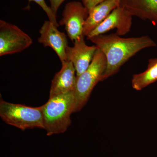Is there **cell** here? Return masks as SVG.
Listing matches in <instances>:
<instances>
[{
	"label": "cell",
	"mask_w": 157,
	"mask_h": 157,
	"mask_svg": "<svg viewBox=\"0 0 157 157\" xmlns=\"http://www.w3.org/2000/svg\"><path fill=\"white\" fill-rule=\"evenodd\" d=\"M65 0H49L50 8L55 14H57L59 8Z\"/></svg>",
	"instance_id": "2e32d148"
},
{
	"label": "cell",
	"mask_w": 157,
	"mask_h": 157,
	"mask_svg": "<svg viewBox=\"0 0 157 157\" xmlns=\"http://www.w3.org/2000/svg\"><path fill=\"white\" fill-rule=\"evenodd\" d=\"M29 3L33 2L36 3L45 11L48 17L49 21L57 27L59 26V24L57 21L56 15L53 13L50 7L47 6L45 0H28Z\"/></svg>",
	"instance_id": "5bb4252c"
},
{
	"label": "cell",
	"mask_w": 157,
	"mask_h": 157,
	"mask_svg": "<svg viewBox=\"0 0 157 157\" xmlns=\"http://www.w3.org/2000/svg\"><path fill=\"white\" fill-rule=\"evenodd\" d=\"M84 37L74 41L73 46H68L66 49L67 59L73 64L76 70V76L87 70L98 48L95 45L89 46L86 45Z\"/></svg>",
	"instance_id": "9c48e42d"
},
{
	"label": "cell",
	"mask_w": 157,
	"mask_h": 157,
	"mask_svg": "<svg viewBox=\"0 0 157 157\" xmlns=\"http://www.w3.org/2000/svg\"><path fill=\"white\" fill-rule=\"evenodd\" d=\"M57 28L50 21H45L39 30L40 36L38 41L45 47L52 48L63 63L67 61L66 49L68 40L66 34L60 32Z\"/></svg>",
	"instance_id": "ba28073f"
},
{
	"label": "cell",
	"mask_w": 157,
	"mask_h": 157,
	"mask_svg": "<svg viewBox=\"0 0 157 157\" xmlns=\"http://www.w3.org/2000/svg\"><path fill=\"white\" fill-rule=\"evenodd\" d=\"M157 81V58L150 59L146 70L132 76V86L134 89L140 91Z\"/></svg>",
	"instance_id": "4fadbf2b"
},
{
	"label": "cell",
	"mask_w": 157,
	"mask_h": 157,
	"mask_svg": "<svg viewBox=\"0 0 157 157\" xmlns=\"http://www.w3.org/2000/svg\"><path fill=\"white\" fill-rule=\"evenodd\" d=\"M107 68V60L103 52L97 49L87 70L77 76L75 94L76 104L75 112H79L87 103L94 88L102 81Z\"/></svg>",
	"instance_id": "3957f363"
},
{
	"label": "cell",
	"mask_w": 157,
	"mask_h": 157,
	"mask_svg": "<svg viewBox=\"0 0 157 157\" xmlns=\"http://www.w3.org/2000/svg\"><path fill=\"white\" fill-rule=\"evenodd\" d=\"M76 104L75 91H72L49 98L41 106L47 135L66 132L71 125L70 116L75 113Z\"/></svg>",
	"instance_id": "7a4b0ae2"
},
{
	"label": "cell",
	"mask_w": 157,
	"mask_h": 157,
	"mask_svg": "<svg viewBox=\"0 0 157 157\" xmlns=\"http://www.w3.org/2000/svg\"><path fill=\"white\" fill-rule=\"evenodd\" d=\"M132 17L121 6L117 7L108 17L86 36L88 40L95 36L104 34L109 30L116 29L118 36H124L131 30Z\"/></svg>",
	"instance_id": "52a82bcc"
},
{
	"label": "cell",
	"mask_w": 157,
	"mask_h": 157,
	"mask_svg": "<svg viewBox=\"0 0 157 157\" xmlns=\"http://www.w3.org/2000/svg\"><path fill=\"white\" fill-rule=\"evenodd\" d=\"M62 66L52 81L49 98L75 91L77 76L73 64L67 61L62 63Z\"/></svg>",
	"instance_id": "30bf717a"
},
{
	"label": "cell",
	"mask_w": 157,
	"mask_h": 157,
	"mask_svg": "<svg viewBox=\"0 0 157 157\" xmlns=\"http://www.w3.org/2000/svg\"><path fill=\"white\" fill-rule=\"evenodd\" d=\"M116 2L117 3L118 5V6H119L120 2V0H115Z\"/></svg>",
	"instance_id": "e0dca14e"
},
{
	"label": "cell",
	"mask_w": 157,
	"mask_h": 157,
	"mask_svg": "<svg viewBox=\"0 0 157 157\" xmlns=\"http://www.w3.org/2000/svg\"><path fill=\"white\" fill-rule=\"evenodd\" d=\"M88 15V10L80 2L74 1L66 4L59 24L65 26L68 36L73 42L84 36L83 27Z\"/></svg>",
	"instance_id": "8992f818"
},
{
	"label": "cell",
	"mask_w": 157,
	"mask_h": 157,
	"mask_svg": "<svg viewBox=\"0 0 157 157\" xmlns=\"http://www.w3.org/2000/svg\"><path fill=\"white\" fill-rule=\"evenodd\" d=\"M119 6L132 16L157 23V0H120Z\"/></svg>",
	"instance_id": "8fae6325"
},
{
	"label": "cell",
	"mask_w": 157,
	"mask_h": 157,
	"mask_svg": "<svg viewBox=\"0 0 157 157\" xmlns=\"http://www.w3.org/2000/svg\"><path fill=\"white\" fill-rule=\"evenodd\" d=\"M90 40L103 52L107 60L102 81L117 73L124 64L140 51L157 45L147 36L124 38L116 33L101 34Z\"/></svg>",
	"instance_id": "6da1fadb"
},
{
	"label": "cell",
	"mask_w": 157,
	"mask_h": 157,
	"mask_svg": "<svg viewBox=\"0 0 157 157\" xmlns=\"http://www.w3.org/2000/svg\"><path fill=\"white\" fill-rule=\"evenodd\" d=\"M0 117L6 123L22 131L35 128L44 129L41 107H33L13 104L1 98Z\"/></svg>",
	"instance_id": "277c9868"
},
{
	"label": "cell",
	"mask_w": 157,
	"mask_h": 157,
	"mask_svg": "<svg viewBox=\"0 0 157 157\" xmlns=\"http://www.w3.org/2000/svg\"><path fill=\"white\" fill-rule=\"evenodd\" d=\"M106 0H82L84 7L88 10L89 12L94 7Z\"/></svg>",
	"instance_id": "9a60e30c"
},
{
	"label": "cell",
	"mask_w": 157,
	"mask_h": 157,
	"mask_svg": "<svg viewBox=\"0 0 157 157\" xmlns=\"http://www.w3.org/2000/svg\"><path fill=\"white\" fill-rule=\"evenodd\" d=\"M32 43L31 37L17 26L0 20V56L21 52Z\"/></svg>",
	"instance_id": "5b68a950"
},
{
	"label": "cell",
	"mask_w": 157,
	"mask_h": 157,
	"mask_svg": "<svg viewBox=\"0 0 157 157\" xmlns=\"http://www.w3.org/2000/svg\"><path fill=\"white\" fill-rule=\"evenodd\" d=\"M118 6L115 0H106L90 10L83 27V36H87Z\"/></svg>",
	"instance_id": "7c38bea8"
}]
</instances>
